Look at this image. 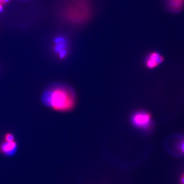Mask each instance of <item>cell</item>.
I'll return each mask as SVG.
<instances>
[{"instance_id":"8fae6325","label":"cell","mask_w":184,"mask_h":184,"mask_svg":"<svg viewBox=\"0 0 184 184\" xmlns=\"http://www.w3.org/2000/svg\"><path fill=\"white\" fill-rule=\"evenodd\" d=\"M10 0H4V4H6V3H8Z\"/></svg>"},{"instance_id":"9c48e42d","label":"cell","mask_w":184,"mask_h":184,"mask_svg":"<svg viewBox=\"0 0 184 184\" xmlns=\"http://www.w3.org/2000/svg\"><path fill=\"white\" fill-rule=\"evenodd\" d=\"M0 4L2 5L4 4V0H0Z\"/></svg>"},{"instance_id":"3957f363","label":"cell","mask_w":184,"mask_h":184,"mask_svg":"<svg viewBox=\"0 0 184 184\" xmlns=\"http://www.w3.org/2000/svg\"><path fill=\"white\" fill-rule=\"evenodd\" d=\"M131 123L134 127L142 130H148L151 125V117L145 111H139L133 114L131 118Z\"/></svg>"},{"instance_id":"8992f818","label":"cell","mask_w":184,"mask_h":184,"mask_svg":"<svg viewBox=\"0 0 184 184\" xmlns=\"http://www.w3.org/2000/svg\"><path fill=\"white\" fill-rule=\"evenodd\" d=\"M17 144L16 142L14 141L11 142L5 141L0 147V150L3 154L7 155H11L14 152H15L17 149Z\"/></svg>"},{"instance_id":"ba28073f","label":"cell","mask_w":184,"mask_h":184,"mask_svg":"<svg viewBox=\"0 0 184 184\" xmlns=\"http://www.w3.org/2000/svg\"><path fill=\"white\" fill-rule=\"evenodd\" d=\"M181 149L184 153V141L182 143L181 145Z\"/></svg>"},{"instance_id":"6da1fadb","label":"cell","mask_w":184,"mask_h":184,"mask_svg":"<svg viewBox=\"0 0 184 184\" xmlns=\"http://www.w3.org/2000/svg\"><path fill=\"white\" fill-rule=\"evenodd\" d=\"M42 101L54 110L68 112L72 110L75 106V94L70 86L55 85L45 92Z\"/></svg>"},{"instance_id":"52a82bcc","label":"cell","mask_w":184,"mask_h":184,"mask_svg":"<svg viewBox=\"0 0 184 184\" xmlns=\"http://www.w3.org/2000/svg\"><path fill=\"white\" fill-rule=\"evenodd\" d=\"M14 135L10 133H8L5 136V140L6 142H11L14 141Z\"/></svg>"},{"instance_id":"5b68a950","label":"cell","mask_w":184,"mask_h":184,"mask_svg":"<svg viewBox=\"0 0 184 184\" xmlns=\"http://www.w3.org/2000/svg\"><path fill=\"white\" fill-rule=\"evenodd\" d=\"M168 10L174 14L181 12L184 8V0H166Z\"/></svg>"},{"instance_id":"277c9868","label":"cell","mask_w":184,"mask_h":184,"mask_svg":"<svg viewBox=\"0 0 184 184\" xmlns=\"http://www.w3.org/2000/svg\"><path fill=\"white\" fill-rule=\"evenodd\" d=\"M164 61V58L160 53L153 52L148 55L145 59V65L148 69H154Z\"/></svg>"},{"instance_id":"7a4b0ae2","label":"cell","mask_w":184,"mask_h":184,"mask_svg":"<svg viewBox=\"0 0 184 184\" xmlns=\"http://www.w3.org/2000/svg\"><path fill=\"white\" fill-rule=\"evenodd\" d=\"M91 15V8L86 0H76L68 7L66 10L67 20L75 24L81 25L89 20Z\"/></svg>"},{"instance_id":"30bf717a","label":"cell","mask_w":184,"mask_h":184,"mask_svg":"<svg viewBox=\"0 0 184 184\" xmlns=\"http://www.w3.org/2000/svg\"><path fill=\"white\" fill-rule=\"evenodd\" d=\"M2 10H3V6L2 5L0 4V12H1Z\"/></svg>"}]
</instances>
